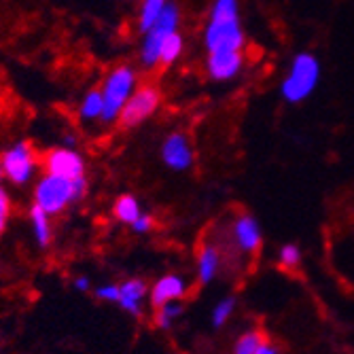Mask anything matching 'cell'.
<instances>
[{
  "mask_svg": "<svg viewBox=\"0 0 354 354\" xmlns=\"http://www.w3.org/2000/svg\"><path fill=\"white\" fill-rule=\"evenodd\" d=\"M254 354H278V348L276 346H272V344H261V348L259 350H257Z\"/></svg>",
  "mask_w": 354,
  "mask_h": 354,
  "instance_id": "obj_27",
  "label": "cell"
},
{
  "mask_svg": "<svg viewBox=\"0 0 354 354\" xmlns=\"http://www.w3.org/2000/svg\"><path fill=\"white\" fill-rule=\"evenodd\" d=\"M278 259H280L282 268H288V270L297 268L299 261H301V250H299L297 244H284L280 248V252H278Z\"/></svg>",
  "mask_w": 354,
  "mask_h": 354,
  "instance_id": "obj_23",
  "label": "cell"
},
{
  "mask_svg": "<svg viewBox=\"0 0 354 354\" xmlns=\"http://www.w3.org/2000/svg\"><path fill=\"white\" fill-rule=\"evenodd\" d=\"M244 68V51H210L206 55V75L216 83L234 81Z\"/></svg>",
  "mask_w": 354,
  "mask_h": 354,
  "instance_id": "obj_10",
  "label": "cell"
},
{
  "mask_svg": "<svg viewBox=\"0 0 354 354\" xmlns=\"http://www.w3.org/2000/svg\"><path fill=\"white\" fill-rule=\"evenodd\" d=\"M149 293V286L145 280L140 278H130V280H125L119 284V306L125 310V312H130L134 316H138L142 312V299L147 297Z\"/></svg>",
  "mask_w": 354,
  "mask_h": 354,
  "instance_id": "obj_13",
  "label": "cell"
},
{
  "mask_svg": "<svg viewBox=\"0 0 354 354\" xmlns=\"http://www.w3.org/2000/svg\"><path fill=\"white\" fill-rule=\"evenodd\" d=\"M85 193H87V176L64 178L43 172L37 178L35 189H32V202H35V206L43 208L47 214L55 216L71 208L73 204H77L79 200H83Z\"/></svg>",
  "mask_w": 354,
  "mask_h": 354,
  "instance_id": "obj_2",
  "label": "cell"
},
{
  "mask_svg": "<svg viewBox=\"0 0 354 354\" xmlns=\"http://www.w3.org/2000/svg\"><path fill=\"white\" fill-rule=\"evenodd\" d=\"M244 45L240 0H214L204 26L206 51H244Z\"/></svg>",
  "mask_w": 354,
  "mask_h": 354,
  "instance_id": "obj_1",
  "label": "cell"
},
{
  "mask_svg": "<svg viewBox=\"0 0 354 354\" xmlns=\"http://www.w3.org/2000/svg\"><path fill=\"white\" fill-rule=\"evenodd\" d=\"M30 230H32V236H35L37 244L41 248L49 246L51 240H53V223H51V214H47L43 208L32 204L30 208Z\"/></svg>",
  "mask_w": 354,
  "mask_h": 354,
  "instance_id": "obj_16",
  "label": "cell"
},
{
  "mask_svg": "<svg viewBox=\"0 0 354 354\" xmlns=\"http://www.w3.org/2000/svg\"><path fill=\"white\" fill-rule=\"evenodd\" d=\"M0 168H3V178L15 187H26L37 178L41 168V157L37 149L28 140H19L11 145L0 155Z\"/></svg>",
  "mask_w": 354,
  "mask_h": 354,
  "instance_id": "obj_5",
  "label": "cell"
},
{
  "mask_svg": "<svg viewBox=\"0 0 354 354\" xmlns=\"http://www.w3.org/2000/svg\"><path fill=\"white\" fill-rule=\"evenodd\" d=\"M183 314V306L178 301H170L157 308V325L162 329H170L174 325V320Z\"/></svg>",
  "mask_w": 354,
  "mask_h": 354,
  "instance_id": "obj_21",
  "label": "cell"
},
{
  "mask_svg": "<svg viewBox=\"0 0 354 354\" xmlns=\"http://www.w3.org/2000/svg\"><path fill=\"white\" fill-rule=\"evenodd\" d=\"M185 295H187V280L180 274H166L149 288V297L155 308L170 301H178Z\"/></svg>",
  "mask_w": 354,
  "mask_h": 354,
  "instance_id": "obj_12",
  "label": "cell"
},
{
  "mask_svg": "<svg viewBox=\"0 0 354 354\" xmlns=\"http://www.w3.org/2000/svg\"><path fill=\"white\" fill-rule=\"evenodd\" d=\"M75 288H77V291H89V280L85 276L77 278L75 280Z\"/></svg>",
  "mask_w": 354,
  "mask_h": 354,
  "instance_id": "obj_28",
  "label": "cell"
},
{
  "mask_svg": "<svg viewBox=\"0 0 354 354\" xmlns=\"http://www.w3.org/2000/svg\"><path fill=\"white\" fill-rule=\"evenodd\" d=\"M159 106H162V91H159V87L153 83L138 85L130 95V100L125 102L117 123L123 130H134V127L151 119L159 111Z\"/></svg>",
  "mask_w": 354,
  "mask_h": 354,
  "instance_id": "obj_7",
  "label": "cell"
},
{
  "mask_svg": "<svg viewBox=\"0 0 354 354\" xmlns=\"http://www.w3.org/2000/svg\"><path fill=\"white\" fill-rule=\"evenodd\" d=\"M95 297L109 301V304H117L119 301V284H102L95 288Z\"/></svg>",
  "mask_w": 354,
  "mask_h": 354,
  "instance_id": "obj_24",
  "label": "cell"
},
{
  "mask_svg": "<svg viewBox=\"0 0 354 354\" xmlns=\"http://www.w3.org/2000/svg\"><path fill=\"white\" fill-rule=\"evenodd\" d=\"M320 62L310 51H299L288 64V71L280 83V95L286 104H299L308 100L320 81Z\"/></svg>",
  "mask_w": 354,
  "mask_h": 354,
  "instance_id": "obj_3",
  "label": "cell"
},
{
  "mask_svg": "<svg viewBox=\"0 0 354 354\" xmlns=\"http://www.w3.org/2000/svg\"><path fill=\"white\" fill-rule=\"evenodd\" d=\"M263 342H266V339H263V335H261L259 331H246V333H242V335L236 339V344H234V354H254L257 350L261 348Z\"/></svg>",
  "mask_w": 354,
  "mask_h": 354,
  "instance_id": "obj_20",
  "label": "cell"
},
{
  "mask_svg": "<svg viewBox=\"0 0 354 354\" xmlns=\"http://www.w3.org/2000/svg\"><path fill=\"white\" fill-rule=\"evenodd\" d=\"M221 270V250L214 244H204L198 252V280L200 284H210Z\"/></svg>",
  "mask_w": 354,
  "mask_h": 354,
  "instance_id": "obj_14",
  "label": "cell"
},
{
  "mask_svg": "<svg viewBox=\"0 0 354 354\" xmlns=\"http://www.w3.org/2000/svg\"><path fill=\"white\" fill-rule=\"evenodd\" d=\"M41 168L47 174L64 178H83L87 176V162L75 147H53L47 149L41 157Z\"/></svg>",
  "mask_w": 354,
  "mask_h": 354,
  "instance_id": "obj_8",
  "label": "cell"
},
{
  "mask_svg": "<svg viewBox=\"0 0 354 354\" xmlns=\"http://www.w3.org/2000/svg\"><path fill=\"white\" fill-rule=\"evenodd\" d=\"M5 227H7V218H0V234L5 232Z\"/></svg>",
  "mask_w": 354,
  "mask_h": 354,
  "instance_id": "obj_29",
  "label": "cell"
},
{
  "mask_svg": "<svg viewBox=\"0 0 354 354\" xmlns=\"http://www.w3.org/2000/svg\"><path fill=\"white\" fill-rule=\"evenodd\" d=\"M185 51V39L180 37V32H172L170 37L164 39L162 49H159V66H172L183 57Z\"/></svg>",
  "mask_w": 354,
  "mask_h": 354,
  "instance_id": "obj_19",
  "label": "cell"
},
{
  "mask_svg": "<svg viewBox=\"0 0 354 354\" xmlns=\"http://www.w3.org/2000/svg\"><path fill=\"white\" fill-rule=\"evenodd\" d=\"M153 225H155V221H153V216L151 214H147V212H142L130 227L136 232V234H147V232H151L153 230Z\"/></svg>",
  "mask_w": 354,
  "mask_h": 354,
  "instance_id": "obj_25",
  "label": "cell"
},
{
  "mask_svg": "<svg viewBox=\"0 0 354 354\" xmlns=\"http://www.w3.org/2000/svg\"><path fill=\"white\" fill-rule=\"evenodd\" d=\"M170 0H142L140 3V9H138V30L140 35H145V32L159 19V15L164 13V9L168 7Z\"/></svg>",
  "mask_w": 354,
  "mask_h": 354,
  "instance_id": "obj_18",
  "label": "cell"
},
{
  "mask_svg": "<svg viewBox=\"0 0 354 354\" xmlns=\"http://www.w3.org/2000/svg\"><path fill=\"white\" fill-rule=\"evenodd\" d=\"M138 73L130 64H119V66L111 68L100 85L102 91V123H115L125 106V102L130 100V95L138 87Z\"/></svg>",
  "mask_w": 354,
  "mask_h": 354,
  "instance_id": "obj_4",
  "label": "cell"
},
{
  "mask_svg": "<svg viewBox=\"0 0 354 354\" xmlns=\"http://www.w3.org/2000/svg\"><path fill=\"white\" fill-rule=\"evenodd\" d=\"M159 155H162L164 166L172 172H187L193 166V159H196L191 138L185 132L168 134L162 142V149H159Z\"/></svg>",
  "mask_w": 354,
  "mask_h": 354,
  "instance_id": "obj_9",
  "label": "cell"
},
{
  "mask_svg": "<svg viewBox=\"0 0 354 354\" xmlns=\"http://www.w3.org/2000/svg\"><path fill=\"white\" fill-rule=\"evenodd\" d=\"M232 236H234V242L236 246L246 252V254H252L259 250L261 246V225L254 216L250 214H240L236 221H234V227H232Z\"/></svg>",
  "mask_w": 354,
  "mask_h": 354,
  "instance_id": "obj_11",
  "label": "cell"
},
{
  "mask_svg": "<svg viewBox=\"0 0 354 354\" xmlns=\"http://www.w3.org/2000/svg\"><path fill=\"white\" fill-rule=\"evenodd\" d=\"M11 210H13V202H11L9 191L0 185V218H9Z\"/></svg>",
  "mask_w": 354,
  "mask_h": 354,
  "instance_id": "obj_26",
  "label": "cell"
},
{
  "mask_svg": "<svg viewBox=\"0 0 354 354\" xmlns=\"http://www.w3.org/2000/svg\"><path fill=\"white\" fill-rule=\"evenodd\" d=\"M234 310H236V299H234V297H223V299L214 306V310H212V325H214L216 329L223 327V325L232 318Z\"/></svg>",
  "mask_w": 354,
  "mask_h": 354,
  "instance_id": "obj_22",
  "label": "cell"
},
{
  "mask_svg": "<svg viewBox=\"0 0 354 354\" xmlns=\"http://www.w3.org/2000/svg\"><path fill=\"white\" fill-rule=\"evenodd\" d=\"M142 212L145 210L140 206V200L136 196H132V193H123V196H119L113 204V216L123 225H132Z\"/></svg>",
  "mask_w": 354,
  "mask_h": 354,
  "instance_id": "obj_17",
  "label": "cell"
},
{
  "mask_svg": "<svg viewBox=\"0 0 354 354\" xmlns=\"http://www.w3.org/2000/svg\"><path fill=\"white\" fill-rule=\"evenodd\" d=\"M102 111H104V102H102V91L100 87L89 89L81 95L79 106H77V115L81 123H95L102 121Z\"/></svg>",
  "mask_w": 354,
  "mask_h": 354,
  "instance_id": "obj_15",
  "label": "cell"
},
{
  "mask_svg": "<svg viewBox=\"0 0 354 354\" xmlns=\"http://www.w3.org/2000/svg\"><path fill=\"white\" fill-rule=\"evenodd\" d=\"M178 28H180V7L170 0L164 13L159 15V19L142 35L138 59L145 68L153 71L159 66V49H162V43L172 32H178Z\"/></svg>",
  "mask_w": 354,
  "mask_h": 354,
  "instance_id": "obj_6",
  "label": "cell"
}]
</instances>
